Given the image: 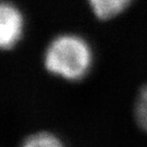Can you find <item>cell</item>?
<instances>
[{
	"mask_svg": "<svg viewBox=\"0 0 147 147\" xmlns=\"http://www.w3.org/2000/svg\"><path fill=\"white\" fill-rule=\"evenodd\" d=\"M19 147H65V145L53 132L38 131L25 137Z\"/></svg>",
	"mask_w": 147,
	"mask_h": 147,
	"instance_id": "obj_4",
	"label": "cell"
},
{
	"mask_svg": "<svg viewBox=\"0 0 147 147\" xmlns=\"http://www.w3.org/2000/svg\"><path fill=\"white\" fill-rule=\"evenodd\" d=\"M93 53L83 38L73 35L58 37L49 46L45 64L50 73L68 81H79L88 73Z\"/></svg>",
	"mask_w": 147,
	"mask_h": 147,
	"instance_id": "obj_1",
	"label": "cell"
},
{
	"mask_svg": "<svg viewBox=\"0 0 147 147\" xmlns=\"http://www.w3.org/2000/svg\"><path fill=\"white\" fill-rule=\"evenodd\" d=\"M134 0H88L94 14L100 20H110L120 16Z\"/></svg>",
	"mask_w": 147,
	"mask_h": 147,
	"instance_id": "obj_3",
	"label": "cell"
},
{
	"mask_svg": "<svg viewBox=\"0 0 147 147\" xmlns=\"http://www.w3.org/2000/svg\"><path fill=\"white\" fill-rule=\"evenodd\" d=\"M134 115L140 127L147 132V83L138 92L134 107Z\"/></svg>",
	"mask_w": 147,
	"mask_h": 147,
	"instance_id": "obj_5",
	"label": "cell"
},
{
	"mask_svg": "<svg viewBox=\"0 0 147 147\" xmlns=\"http://www.w3.org/2000/svg\"><path fill=\"white\" fill-rule=\"evenodd\" d=\"M23 20L13 5L0 2V48H11L21 36Z\"/></svg>",
	"mask_w": 147,
	"mask_h": 147,
	"instance_id": "obj_2",
	"label": "cell"
}]
</instances>
